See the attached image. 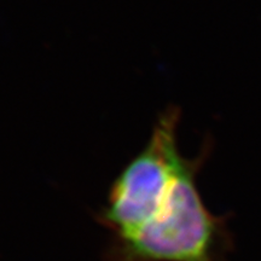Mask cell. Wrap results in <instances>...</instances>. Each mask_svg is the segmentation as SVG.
<instances>
[{
	"label": "cell",
	"mask_w": 261,
	"mask_h": 261,
	"mask_svg": "<svg viewBox=\"0 0 261 261\" xmlns=\"http://www.w3.org/2000/svg\"><path fill=\"white\" fill-rule=\"evenodd\" d=\"M205 139L180 171L150 217L127 236L109 240L103 261H228L234 247L230 214L208 210L197 188V175L212 154Z\"/></svg>",
	"instance_id": "obj_1"
},
{
	"label": "cell",
	"mask_w": 261,
	"mask_h": 261,
	"mask_svg": "<svg viewBox=\"0 0 261 261\" xmlns=\"http://www.w3.org/2000/svg\"><path fill=\"white\" fill-rule=\"evenodd\" d=\"M178 107L159 114L146 145L127 163L109 189L106 204L96 220L109 232V240L126 236L150 217L180 171L177 130Z\"/></svg>",
	"instance_id": "obj_2"
}]
</instances>
